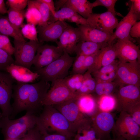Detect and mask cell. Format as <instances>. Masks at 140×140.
Listing matches in <instances>:
<instances>
[{"label": "cell", "mask_w": 140, "mask_h": 140, "mask_svg": "<svg viewBox=\"0 0 140 140\" xmlns=\"http://www.w3.org/2000/svg\"><path fill=\"white\" fill-rule=\"evenodd\" d=\"M50 86L42 80L32 84L17 82L13 85L11 116L13 117L23 111L36 115L42 109V102Z\"/></svg>", "instance_id": "cell-1"}, {"label": "cell", "mask_w": 140, "mask_h": 140, "mask_svg": "<svg viewBox=\"0 0 140 140\" xmlns=\"http://www.w3.org/2000/svg\"><path fill=\"white\" fill-rule=\"evenodd\" d=\"M37 124L41 133L55 132L71 138L76 134L64 115L52 106H43Z\"/></svg>", "instance_id": "cell-2"}, {"label": "cell", "mask_w": 140, "mask_h": 140, "mask_svg": "<svg viewBox=\"0 0 140 140\" xmlns=\"http://www.w3.org/2000/svg\"><path fill=\"white\" fill-rule=\"evenodd\" d=\"M37 117V115L28 112L15 119L1 117L0 128L4 140H18L21 138L36 125Z\"/></svg>", "instance_id": "cell-3"}, {"label": "cell", "mask_w": 140, "mask_h": 140, "mask_svg": "<svg viewBox=\"0 0 140 140\" xmlns=\"http://www.w3.org/2000/svg\"><path fill=\"white\" fill-rule=\"evenodd\" d=\"M75 58L66 52L50 64L34 72L39 75L38 80L51 82L52 85L56 81L66 77Z\"/></svg>", "instance_id": "cell-4"}, {"label": "cell", "mask_w": 140, "mask_h": 140, "mask_svg": "<svg viewBox=\"0 0 140 140\" xmlns=\"http://www.w3.org/2000/svg\"><path fill=\"white\" fill-rule=\"evenodd\" d=\"M76 99L52 106L64 115L76 133L79 130L91 125L90 117L80 110Z\"/></svg>", "instance_id": "cell-5"}, {"label": "cell", "mask_w": 140, "mask_h": 140, "mask_svg": "<svg viewBox=\"0 0 140 140\" xmlns=\"http://www.w3.org/2000/svg\"><path fill=\"white\" fill-rule=\"evenodd\" d=\"M14 64L30 69L39 47L43 43L30 40L23 41L14 39Z\"/></svg>", "instance_id": "cell-6"}, {"label": "cell", "mask_w": 140, "mask_h": 140, "mask_svg": "<svg viewBox=\"0 0 140 140\" xmlns=\"http://www.w3.org/2000/svg\"><path fill=\"white\" fill-rule=\"evenodd\" d=\"M114 136L126 140H137L140 138V126L126 111L120 112L112 131Z\"/></svg>", "instance_id": "cell-7"}, {"label": "cell", "mask_w": 140, "mask_h": 140, "mask_svg": "<svg viewBox=\"0 0 140 140\" xmlns=\"http://www.w3.org/2000/svg\"><path fill=\"white\" fill-rule=\"evenodd\" d=\"M140 61L121 62L118 61L115 79L120 87L128 85L140 86Z\"/></svg>", "instance_id": "cell-8"}, {"label": "cell", "mask_w": 140, "mask_h": 140, "mask_svg": "<svg viewBox=\"0 0 140 140\" xmlns=\"http://www.w3.org/2000/svg\"><path fill=\"white\" fill-rule=\"evenodd\" d=\"M92 126L97 137L100 140H109L114 128L115 121L114 115L110 112L98 109L90 117Z\"/></svg>", "instance_id": "cell-9"}, {"label": "cell", "mask_w": 140, "mask_h": 140, "mask_svg": "<svg viewBox=\"0 0 140 140\" xmlns=\"http://www.w3.org/2000/svg\"><path fill=\"white\" fill-rule=\"evenodd\" d=\"M77 94L72 91L66 84L64 79L54 82L46 93L42 103L45 105L53 106L77 98Z\"/></svg>", "instance_id": "cell-10"}, {"label": "cell", "mask_w": 140, "mask_h": 140, "mask_svg": "<svg viewBox=\"0 0 140 140\" xmlns=\"http://www.w3.org/2000/svg\"><path fill=\"white\" fill-rule=\"evenodd\" d=\"M114 97L115 109L120 112H126L131 107L140 104V87L131 85L120 87Z\"/></svg>", "instance_id": "cell-11"}, {"label": "cell", "mask_w": 140, "mask_h": 140, "mask_svg": "<svg viewBox=\"0 0 140 140\" xmlns=\"http://www.w3.org/2000/svg\"><path fill=\"white\" fill-rule=\"evenodd\" d=\"M15 80L10 74L0 71V108L2 111L1 117L11 116L12 107L10 103Z\"/></svg>", "instance_id": "cell-12"}, {"label": "cell", "mask_w": 140, "mask_h": 140, "mask_svg": "<svg viewBox=\"0 0 140 140\" xmlns=\"http://www.w3.org/2000/svg\"><path fill=\"white\" fill-rule=\"evenodd\" d=\"M88 25L92 27L112 35L118 23L117 18L107 11L100 13H92L87 19Z\"/></svg>", "instance_id": "cell-13"}, {"label": "cell", "mask_w": 140, "mask_h": 140, "mask_svg": "<svg viewBox=\"0 0 140 140\" xmlns=\"http://www.w3.org/2000/svg\"><path fill=\"white\" fill-rule=\"evenodd\" d=\"M116 58L121 62L140 61V51L138 46L133 41L126 40H117L113 44Z\"/></svg>", "instance_id": "cell-14"}, {"label": "cell", "mask_w": 140, "mask_h": 140, "mask_svg": "<svg viewBox=\"0 0 140 140\" xmlns=\"http://www.w3.org/2000/svg\"><path fill=\"white\" fill-rule=\"evenodd\" d=\"M140 18V14L135 12L131 5L128 13L118 23L109 44H111L116 39L129 40L133 41L132 38L129 35L130 32L134 24L139 20Z\"/></svg>", "instance_id": "cell-15"}, {"label": "cell", "mask_w": 140, "mask_h": 140, "mask_svg": "<svg viewBox=\"0 0 140 140\" xmlns=\"http://www.w3.org/2000/svg\"><path fill=\"white\" fill-rule=\"evenodd\" d=\"M63 53L57 46L48 44L40 45L37 50L33 62L36 71L47 66Z\"/></svg>", "instance_id": "cell-16"}, {"label": "cell", "mask_w": 140, "mask_h": 140, "mask_svg": "<svg viewBox=\"0 0 140 140\" xmlns=\"http://www.w3.org/2000/svg\"><path fill=\"white\" fill-rule=\"evenodd\" d=\"M68 25L65 21H58L45 26H37L39 41L40 43L51 41L56 43Z\"/></svg>", "instance_id": "cell-17"}, {"label": "cell", "mask_w": 140, "mask_h": 140, "mask_svg": "<svg viewBox=\"0 0 140 140\" xmlns=\"http://www.w3.org/2000/svg\"><path fill=\"white\" fill-rule=\"evenodd\" d=\"M80 33L78 27L68 25L56 43L57 47L68 54L75 53L76 46L80 40Z\"/></svg>", "instance_id": "cell-18"}, {"label": "cell", "mask_w": 140, "mask_h": 140, "mask_svg": "<svg viewBox=\"0 0 140 140\" xmlns=\"http://www.w3.org/2000/svg\"><path fill=\"white\" fill-rule=\"evenodd\" d=\"M6 72L17 82L22 83L33 82L38 80L39 76L37 73L32 71L30 69L14 64L8 67Z\"/></svg>", "instance_id": "cell-19"}, {"label": "cell", "mask_w": 140, "mask_h": 140, "mask_svg": "<svg viewBox=\"0 0 140 140\" xmlns=\"http://www.w3.org/2000/svg\"><path fill=\"white\" fill-rule=\"evenodd\" d=\"M113 43L99 51L94 63L87 71L91 74L113 62L116 58Z\"/></svg>", "instance_id": "cell-20"}, {"label": "cell", "mask_w": 140, "mask_h": 140, "mask_svg": "<svg viewBox=\"0 0 140 140\" xmlns=\"http://www.w3.org/2000/svg\"><path fill=\"white\" fill-rule=\"evenodd\" d=\"M77 25L80 33V41L109 44L112 35L88 25Z\"/></svg>", "instance_id": "cell-21"}, {"label": "cell", "mask_w": 140, "mask_h": 140, "mask_svg": "<svg viewBox=\"0 0 140 140\" xmlns=\"http://www.w3.org/2000/svg\"><path fill=\"white\" fill-rule=\"evenodd\" d=\"M76 101L81 111L90 117L98 109L97 102L91 94L79 96Z\"/></svg>", "instance_id": "cell-22"}, {"label": "cell", "mask_w": 140, "mask_h": 140, "mask_svg": "<svg viewBox=\"0 0 140 140\" xmlns=\"http://www.w3.org/2000/svg\"><path fill=\"white\" fill-rule=\"evenodd\" d=\"M109 44L106 43H97L89 41H80L76 45L75 53L76 55L88 56L96 53Z\"/></svg>", "instance_id": "cell-23"}, {"label": "cell", "mask_w": 140, "mask_h": 140, "mask_svg": "<svg viewBox=\"0 0 140 140\" xmlns=\"http://www.w3.org/2000/svg\"><path fill=\"white\" fill-rule=\"evenodd\" d=\"M65 5L86 19L93 13L92 3L87 0H67Z\"/></svg>", "instance_id": "cell-24"}, {"label": "cell", "mask_w": 140, "mask_h": 140, "mask_svg": "<svg viewBox=\"0 0 140 140\" xmlns=\"http://www.w3.org/2000/svg\"><path fill=\"white\" fill-rule=\"evenodd\" d=\"M0 34L10 36L15 39L26 41L23 36L20 29L13 26L9 22L8 17L0 15Z\"/></svg>", "instance_id": "cell-25"}, {"label": "cell", "mask_w": 140, "mask_h": 140, "mask_svg": "<svg viewBox=\"0 0 140 140\" xmlns=\"http://www.w3.org/2000/svg\"><path fill=\"white\" fill-rule=\"evenodd\" d=\"M27 8L25 12V17L27 23L39 25L41 22V17L37 8L33 3L32 0L28 1Z\"/></svg>", "instance_id": "cell-26"}, {"label": "cell", "mask_w": 140, "mask_h": 140, "mask_svg": "<svg viewBox=\"0 0 140 140\" xmlns=\"http://www.w3.org/2000/svg\"><path fill=\"white\" fill-rule=\"evenodd\" d=\"M83 79L82 85L76 93L78 96L91 94L95 91L96 82L91 74L87 71L83 74Z\"/></svg>", "instance_id": "cell-27"}, {"label": "cell", "mask_w": 140, "mask_h": 140, "mask_svg": "<svg viewBox=\"0 0 140 140\" xmlns=\"http://www.w3.org/2000/svg\"><path fill=\"white\" fill-rule=\"evenodd\" d=\"M24 10H18L9 8L7 13L8 19L11 25L15 28L20 29L23 24L25 17Z\"/></svg>", "instance_id": "cell-28"}, {"label": "cell", "mask_w": 140, "mask_h": 140, "mask_svg": "<svg viewBox=\"0 0 140 140\" xmlns=\"http://www.w3.org/2000/svg\"><path fill=\"white\" fill-rule=\"evenodd\" d=\"M76 13L72 9L64 5L60 9L56 11L53 15H51L48 24L58 21L67 20Z\"/></svg>", "instance_id": "cell-29"}, {"label": "cell", "mask_w": 140, "mask_h": 140, "mask_svg": "<svg viewBox=\"0 0 140 140\" xmlns=\"http://www.w3.org/2000/svg\"><path fill=\"white\" fill-rule=\"evenodd\" d=\"M32 1L38 10L41 17V22L37 26H44L48 24L51 15L48 6L40 0H32Z\"/></svg>", "instance_id": "cell-30"}, {"label": "cell", "mask_w": 140, "mask_h": 140, "mask_svg": "<svg viewBox=\"0 0 140 140\" xmlns=\"http://www.w3.org/2000/svg\"><path fill=\"white\" fill-rule=\"evenodd\" d=\"M117 84L115 82L96 83L94 92L100 97L110 95L114 93Z\"/></svg>", "instance_id": "cell-31"}, {"label": "cell", "mask_w": 140, "mask_h": 140, "mask_svg": "<svg viewBox=\"0 0 140 140\" xmlns=\"http://www.w3.org/2000/svg\"><path fill=\"white\" fill-rule=\"evenodd\" d=\"M63 79L68 87L72 91L76 93L82 85L83 76L82 74H74Z\"/></svg>", "instance_id": "cell-32"}, {"label": "cell", "mask_w": 140, "mask_h": 140, "mask_svg": "<svg viewBox=\"0 0 140 140\" xmlns=\"http://www.w3.org/2000/svg\"><path fill=\"white\" fill-rule=\"evenodd\" d=\"M97 103L98 109L101 111L110 112L116 109L115 100L111 95L100 97Z\"/></svg>", "instance_id": "cell-33"}, {"label": "cell", "mask_w": 140, "mask_h": 140, "mask_svg": "<svg viewBox=\"0 0 140 140\" xmlns=\"http://www.w3.org/2000/svg\"><path fill=\"white\" fill-rule=\"evenodd\" d=\"M95 133L92 125L78 131L73 140H97Z\"/></svg>", "instance_id": "cell-34"}, {"label": "cell", "mask_w": 140, "mask_h": 140, "mask_svg": "<svg viewBox=\"0 0 140 140\" xmlns=\"http://www.w3.org/2000/svg\"><path fill=\"white\" fill-rule=\"evenodd\" d=\"M20 30L24 38L30 40L39 41L37 28L34 25L30 23L23 24Z\"/></svg>", "instance_id": "cell-35"}, {"label": "cell", "mask_w": 140, "mask_h": 140, "mask_svg": "<svg viewBox=\"0 0 140 140\" xmlns=\"http://www.w3.org/2000/svg\"><path fill=\"white\" fill-rule=\"evenodd\" d=\"M117 1V0H96L92 3V4L93 8L99 6H103L107 9V11L114 16L117 15L123 17L121 14L115 10V5Z\"/></svg>", "instance_id": "cell-36"}, {"label": "cell", "mask_w": 140, "mask_h": 140, "mask_svg": "<svg viewBox=\"0 0 140 140\" xmlns=\"http://www.w3.org/2000/svg\"><path fill=\"white\" fill-rule=\"evenodd\" d=\"M14 62L11 55L0 49V71L6 72L7 67Z\"/></svg>", "instance_id": "cell-37"}, {"label": "cell", "mask_w": 140, "mask_h": 140, "mask_svg": "<svg viewBox=\"0 0 140 140\" xmlns=\"http://www.w3.org/2000/svg\"><path fill=\"white\" fill-rule=\"evenodd\" d=\"M86 56L82 55H77L72 64V74H83L84 64Z\"/></svg>", "instance_id": "cell-38"}, {"label": "cell", "mask_w": 140, "mask_h": 140, "mask_svg": "<svg viewBox=\"0 0 140 140\" xmlns=\"http://www.w3.org/2000/svg\"><path fill=\"white\" fill-rule=\"evenodd\" d=\"M0 49L11 55L13 54L14 48L8 36L0 34Z\"/></svg>", "instance_id": "cell-39"}, {"label": "cell", "mask_w": 140, "mask_h": 140, "mask_svg": "<svg viewBox=\"0 0 140 140\" xmlns=\"http://www.w3.org/2000/svg\"><path fill=\"white\" fill-rule=\"evenodd\" d=\"M41 134L38 125H36L29 130L20 140H40Z\"/></svg>", "instance_id": "cell-40"}, {"label": "cell", "mask_w": 140, "mask_h": 140, "mask_svg": "<svg viewBox=\"0 0 140 140\" xmlns=\"http://www.w3.org/2000/svg\"><path fill=\"white\" fill-rule=\"evenodd\" d=\"M118 64V61L115 60L111 63L101 67L91 74L94 76L112 72L117 69Z\"/></svg>", "instance_id": "cell-41"}, {"label": "cell", "mask_w": 140, "mask_h": 140, "mask_svg": "<svg viewBox=\"0 0 140 140\" xmlns=\"http://www.w3.org/2000/svg\"><path fill=\"white\" fill-rule=\"evenodd\" d=\"M117 69L108 73L94 76L96 83L112 82L115 80L116 76Z\"/></svg>", "instance_id": "cell-42"}, {"label": "cell", "mask_w": 140, "mask_h": 140, "mask_svg": "<svg viewBox=\"0 0 140 140\" xmlns=\"http://www.w3.org/2000/svg\"><path fill=\"white\" fill-rule=\"evenodd\" d=\"M27 0H8L6 4L9 8L18 10H24L27 5Z\"/></svg>", "instance_id": "cell-43"}, {"label": "cell", "mask_w": 140, "mask_h": 140, "mask_svg": "<svg viewBox=\"0 0 140 140\" xmlns=\"http://www.w3.org/2000/svg\"><path fill=\"white\" fill-rule=\"evenodd\" d=\"M126 112L135 122L140 126V104L131 107Z\"/></svg>", "instance_id": "cell-44"}, {"label": "cell", "mask_w": 140, "mask_h": 140, "mask_svg": "<svg viewBox=\"0 0 140 140\" xmlns=\"http://www.w3.org/2000/svg\"><path fill=\"white\" fill-rule=\"evenodd\" d=\"M40 140H72L73 138L58 134H50L46 132L42 133Z\"/></svg>", "instance_id": "cell-45"}, {"label": "cell", "mask_w": 140, "mask_h": 140, "mask_svg": "<svg viewBox=\"0 0 140 140\" xmlns=\"http://www.w3.org/2000/svg\"><path fill=\"white\" fill-rule=\"evenodd\" d=\"M67 20L69 22L75 23L77 25H88L87 19L77 13Z\"/></svg>", "instance_id": "cell-46"}, {"label": "cell", "mask_w": 140, "mask_h": 140, "mask_svg": "<svg viewBox=\"0 0 140 140\" xmlns=\"http://www.w3.org/2000/svg\"><path fill=\"white\" fill-rule=\"evenodd\" d=\"M98 52L91 55L86 56L85 60L83 71L85 73L92 65L94 62Z\"/></svg>", "instance_id": "cell-47"}, {"label": "cell", "mask_w": 140, "mask_h": 140, "mask_svg": "<svg viewBox=\"0 0 140 140\" xmlns=\"http://www.w3.org/2000/svg\"><path fill=\"white\" fill-rule=\"evenodd\" d=\"M130 36L132 38L140 37V21H136L132 27L129 33Z\"/></svg>", "instance_id": "cell-48"}, {"label": "cell", "mask_w": 140, "mask_h": 140, "mask_svg": "<svg viewBox=\"0 0 140 140\" xmlns=\"http://www.w3.org/2000/svg\"><path fill=\"white\" fill-rule=\"evenodd\" d=\"M46 3L48 6L52 15H53L56 12L54 3L52 0H40Z\"/></svg>", "instance_id": "cell-49"}, {"label": "cell", "mask_w": 140, "mask_h": 140, "mask_svg": "<svg viewBox=\"0 0 140 140\" xmlns=\"http://www.w3.org/2000/svg\"><path fill=\"white\" fill-rule=\"evenodd\" d=\"M131 5L132 6L134 11L136 13L140 14V0H131Z\"/></svg>", "instance_id": "cell-50"}, {"label": "cell", "mask_w": 140, "mask_h": 140, "mask_svg": "<svg viewBox=\"0 0 140 140\" xmlns=\"http://www.w3.org/2000/svg\"><path fill=\"white\" fill-rule=\"evenodd\" d=\"M67 0H61L56 1L54 3L56 11L62 8L65 5Z\"/></svg>", "instance_id": "cell-51"}, {"label": "cell", "mask_w": 140, "mask_h": 140, "mask_svg": "<svg viewBox=\"0 0 140 140\" xmlns=\"http://www.w3.org/2000/svg\"><path fill=\"white\" fill-rule=\"evenodd\" d=\"M8 10L6 6L4 1L0 0V14H4L7 13Z\"/></svg>", "instance_id": "cell-52"}, {"label": "cell", "mask_w": 140, "mask_h": 140, "mask_svg": "<svg viewBox=\"0 0 140 140\" xmlns=\"http://www.w3.org/2000/svg\"><path fill=\"white\" fill-rule=\"evenodd\" d=\"M109 140H126L123 138L118 136H114L113 138H111ZM137 140H140V138Z\"/></svg>", "instance_id": "cell-53"}, {"label": "cell", "mask_w": 140, "mask_h": 140, "mask_svg": "<svg viewBox=\"0 0 140 140\" xmlns=\"http://www.w3.org/2000/svg\"><path fill=\"white\" fill-rule=\"evenodd\" d=\"M97 140H100L99 139H98Z\"/></svg>", "instance_id": "cell-54"}, {"label": "cell", "mask_w": 140, "mask_h": 140, "mask_svg": "<svg viewBox=\"0 0 140 140\" xmlns=\"http://www.w3.org/2000/svg\"></svg>", "instance_id": "cell-55"}, {"label": "cell", "mask_w": 140, "mask_h": 140, "mask_svg": "<svg viewBox=\"0 0 140 140\" xmlns=\"http://www.w3.org/2000/svg\"><path fill=\"white\" fill-rule=\"evenodd\" d=\"M72 140H73V139H72Z\"/></svg>", "instance_id": "cell-56"}]
</instances>
